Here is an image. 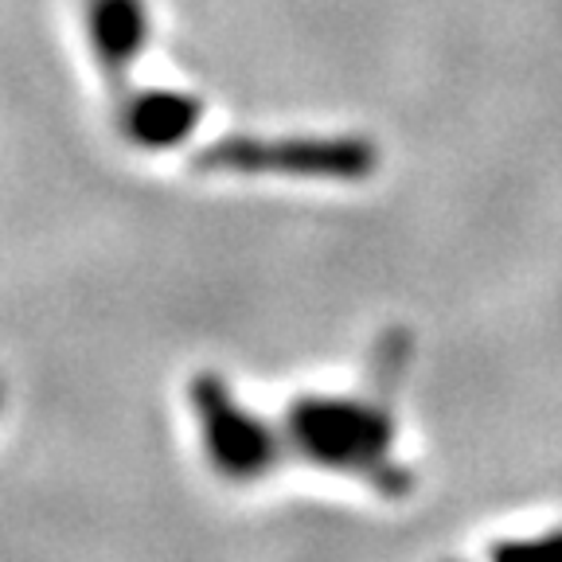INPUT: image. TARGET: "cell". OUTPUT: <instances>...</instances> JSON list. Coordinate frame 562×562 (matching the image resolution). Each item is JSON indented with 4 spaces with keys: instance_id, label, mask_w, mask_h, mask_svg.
Returning a JSON list of instances; mask_svg holds the SVG:
<instances>
[{
    "instance_id": "6",
    "label": "cell",
    "mask_w": 562,
    "mask_h": 562,
    "mask_svg": "<svg viewBox=\"0 0 562 562\" xmlns=\"http://www.w3.org/2000/svg\"><path fill=\"white\" fill-rule=\"evenodd\" d=\"M496 562H562V536L539 543H508L496 551Z\"/></svg>"
},
{
    "instance_id": "5",
    "label": "cell",
    "mask_w": 562,
    "mask_h": 562,
    "mask_svg": "<svg viewBox=\"0 0 562 562\" xmlns=\"http://www.w3.org/2000/svg\"><path fill=\"white\" fill-rule=\"evenodd\" d=\"M114 102H117V125H122L125 140H133L145 153L180 149L203 117L200 98L192 90H176V87H140V90L130 87Z\"/></svg>"
},
{
    "instance_id": "4",
    "label": "cell",
    "mask_w": 562,
    "mask_h": 562,
    "mask_svg": "<svg viewBox=\"0 0 562 562\" xmlns=\"http://www.w3.org/2000/svg\"><path fill=\"white\" fill-rule=\"evenodd\" d=\"M87 44L105 87L122 98L140 52L149 47V9L145 0H82Z\"/></svg>"
},
{
    "instance_id": "3",
    "label": "cell",
    "mask_w": 562,
    "mask_h": 562,
    "mask_svg": "<svg viewBox=\"0 0 562 562\" xmlns=\"http://www.w3.org/2000/svg\"><path fill=\"white\" fill-rule=\"evenodd\" d=\"M195 411H200V430L203 446H207L211 461L223 476L235 481H255V476L270 473L278 461V438L262 418L235 403L227 383L215 375L195 379L192 386Z\"/></svg>"
},
{
    "instance_id": "1",
    "label": "cell",
    "mask_w": 562,
    "mask_h": 562,
    "mask_svg": "<svg viewBox=\"0 0 562 562\" xmlns=\"http://www.w3.org/2000/svg\"><path fill=\"white\" fill-rule=\"evenodd\" d=\"M192 165L200 172L223 176H290V180L356 184L379 172V145L360 133H285V137L227 133L203 145Z\"/></svg>"
},
{
    "instance_id": "2",
    "label": "cell",
    "mask_w": 562,
    "mask_h": 562,
    "mask_svg": "<svg viewBox=\"0 0 562 562\" xmlns=\"http://www.w3.org/2000/svg\"><path fill=\"white\" fill-rule=\"evenodd\" d=\"M290 438L325 469L360 473L375 484H391V422L379 406L351 398H308L290 418Z\"/></svg>"
}]
</instances>
